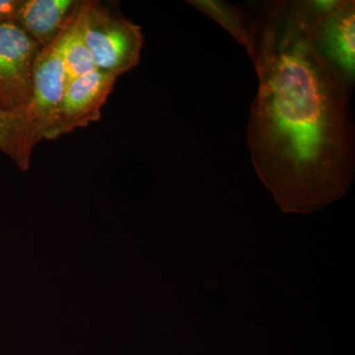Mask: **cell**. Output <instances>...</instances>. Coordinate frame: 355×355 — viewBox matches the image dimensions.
Returning a JSON list of instances; mask_svg holds the SVG:
<instances>
[{"mask_svg": "<svg viewBox=\"0 0 355 355\" xmlns=\"http://www.w3.org/2000/svg\"><path fill=\"white\" fill-rule=\"evenodd\" d=\"M249 28L259 80L252 163L282 211H317L354 181L352 88L318 50L300 1L266 2Z\"/></svg>", "mask_w": 355, "mask_h": 355, "instance_id": "obj_1", "label": "cell"}, {"mask_svg": "<svg viewBox=\"0 0 355 355\" xmlns=\"http://www.w3.org/2000/svg\"><path fill=\"white\" fill-rule=\"evenodd\" d=\"M78 19L96 69L116 78L139 65L144 44L139 25L97 1H83Z\"/></svg>", "mask_w": 355, "mask_h": 355, "instance_id": "obj_2", "label": "cell"}, {"mask_svg": "<svg viewBox=\"0 0 355 355\" xmlns=\"http://www.w3.org/2000/svg\"><path fill=\"white\" fill-rule=\"evenodd\" d=\"M311 34L324 60L347 85L355 80V2L354 0L301 1Z\"/></svg>", "mask_w": 355, "mask_h": 355, "instance_id": "obj_3", "label": "cell"}, {"mask_svg": "<svg viewBox=\"0 0 355 355\" xmlns=\"http://www.w3.org/2000/svg\"><path fill=\"white\" fill-rule=\"evenodd\" d=\"M41 50L16 23L0 25V111L27 116L33 71Z\"/></svg>", "mask_w": 355, "mask_h": 355, "instance_id": "obj_4", "label": "cell"}, {"mask_svg": "<svg viewBox=\"0 0 355 355\" xmlns=\"http://www.w3.org/2000/svg\"><path fill=\"white\" fill-rule=\"evenodd\" d=\"M62 33L40 51L33 71L32 99L27 112L37 144L57 139L60 110L67 79L62 55Z\"/></svg>", "mask_w": 355, "mask_h": 355, "instance_id": "obj_5", "label": "cell"}, {"mask_svg": "<svg viewBox=\"0 0 355 355\" xmlns=\"http://www.w3.org/2000/svg\"><path fill=\"white\" fill-rule=\"evenodd\" d=\"M116 79L95 69L67 84L60 110L58 139L101 119L102 107L111 94Z\"/></svg>", "mask_w": 355, "mask_h": 355, "instance_id": "obj_6", "label": "cell"}, {"mask_svg": "<svg viewBox=\"0 0 355 355\" xmlns=\"http://www.w3.org/2000/svg\"><path fill=\"white\" fill-rule=\"evenodd\" d=\"M83 1L23 0L15 23L42 49L50 46L64 31Z\"/></svg>", "mask_w": 355, "mask_h": 355, "instance_id": "obj_7", "label": "cell"}, {"mask_svg": "<svg viewBox=\"0 0 355 355\" xmlns=\"http://www.w3.org/2000/svg\"><path fill=\"white\" fill-rule=\"evenodd\" d=\"M36 146L27 116L0 111V151L12 159L22 171L29 169Z\"/></svg>", "mask_w": 355, "mask_h": 355, "instance_id": "obj_8", "label": "cell"}, {"mask_svg": "<svg viewBox=\"0 0 355 355\" xmlns=\"http://www.w3.org/2000/svg\"><path fill=\"white\" fill-rule=\"evenodd\" d=\"M78 11L62 32V55L67 84L73 79L97 69L84 42L79 24Z\"/></svg>", "mask_w": 355, "mask_h": 355, "instance_id": "obj_9", "label": "cell"}, {"mask_svg": "<svg viewBox=\"0 0 355 355\" xmlns=\"http://www.w3.org/2000/svg\"><path fill=\"white\" fill-rule=\"evenodd\" d=\"M188 3L222 26L239 44L244 46L248 55L251 57L252 39L249 24L243 18L240 9L220 0H191Z\"/></svg>", "mask_w": 355, "mask_h": 355, "instance_id": "obj_10", "label": "cell"}, {"mask_svg": "<svg viewBox=\"0 0 355 355\" xmlns=\"http://www.w3.org/2000/svg\"><path fill=\"white\" fill-rule=\"evenodd\" d=\"M23 0H0V25L15 23Z\"/></svg>", "mask_w": 355, "mask_h": 355, "instance_id": "obj_11", "label": "cell"}]
</instances>
